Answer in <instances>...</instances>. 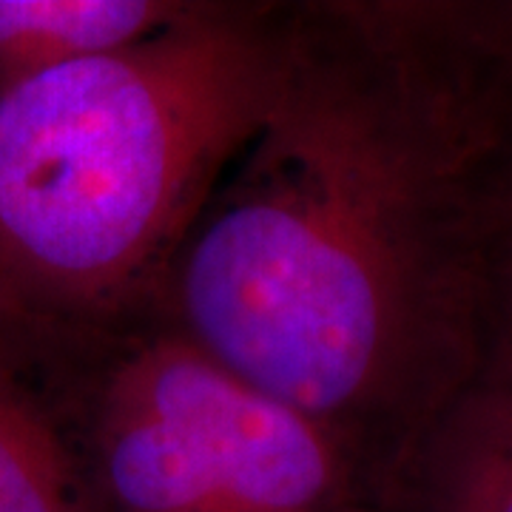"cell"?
I'll return each mask as SVG.
<instances>
[{"mask_svg": "<svg viewBox=\"0 0 512 512\" xmlns=\"http://www.w3.org/2000/svg\"><path fill=\"white\" fill-rule=\"evenodd\" d=\"M103 512H393V493L308 413L168 316L69 370Z\"/></svg>", "mask_w": 512, "mask_h": 512, "instance_id": "obj_3", "label": "cell"}, {"mask_svg": "<svg viewBox=\"0 0 512 512\" xmlns=\"http://www.w3.org/2000/svg\"><path fill=\"white\" fill-rule=\"evenodd\" d=\"M188 0H0V97L157 35Z\"/></svg>", "mask_w": 512, "mask_h": 512, "instance_id": "obj_6", "label": "cell"}, {"mask_svg": "<svg viewBox=\"0 0 512 512\" xmlns=\"http://www.w3.org/2000/svg\"><path fill=\"white\" fill-rule=\"evenodd\" d=\"M510 163L453 0L285 3L265 114L185 242L165 316L396 495L490 359Z\"/></svg>", "mask_w": 512, "mask_h": 512, "instance_id": "obj_1", "label": "cell"}, {"mask_svg": "<svg viewBox=\"0 0 512 512\" xmlns=\"http://www.w3.org/2000/svg\"><path fill=\"white\" fill-rule=\"evenodd\" d=\"M285 3L188 0L143 43L0 97V350L69 370L165 316L274 89Z\"/></svg>", "mask_w": 512, "mask_h": 512, "instance_id": "obj_2", "label": "cell"}, {"mask_svg": "<svg viewBox=\"0 0 512 512\" xmlns=\"http://www.w3.org/2000/svg\"><path fill=\"white\" fill-rule=\"evenodd\" d=\"M490 359L512 365V217L501 214V211H498V245H495L493 350H490Z\"/></svg>", "mask_w": 512, "mask_h": 512, "instance_id": "obj_8", "label": "cell"}, {"mask_svg": "<svg viewBox=\"0 0 512 512\" xmlns=\"http://www.w3.org/2000/svg\"><path fill=\"white\" fill-rule=\"evenodd\" d=\"M393 512H512V365L490 359L430 427Z\"/></svg>", "mask_w": 512, "mask_h": 512, "instance_id": "obj_5", "label": "cell"}, {"mask_svg": "<svg viewBox=\"0 0 512 512\" xmlns=\"http://www.w3.org/2000/svg\"><path fill=\"white\" fill-rule=\"evenodd\" d=\"M0 512H103L69 373L0 350Z\"/></svg>", "mask_w": 512, "mask_h": 512, "instance_id": "obj_4", "label": "cell"}, {"mask_svg": "<svg viewBox=\"0 0 512 512\" xmlns=\"http://www.w3.org/2000/svg\"><path fill=\"white\" fill-rule=\"evenodd\" d=\"M498 211L512 217V163L504 171V180H501V194H498Z\"/></svg>", "mask_w": 512, "mask_h": 512, "instance_id": "obj_9", "label": "cell"}, {"mask_svg": "<svg viewBox=\"0 0 512 512\" xmlns=\"http://www.w3.org/2000/svg\"><path fill=\"white\" fill-rule=\"evenodd\" d=\"M461 32L512 134V0H456Z\"/></svg>", "mask_w": 512, "mask_h": 512, "instance_id": "obj_7", "label": "cell"}]
</instances>
